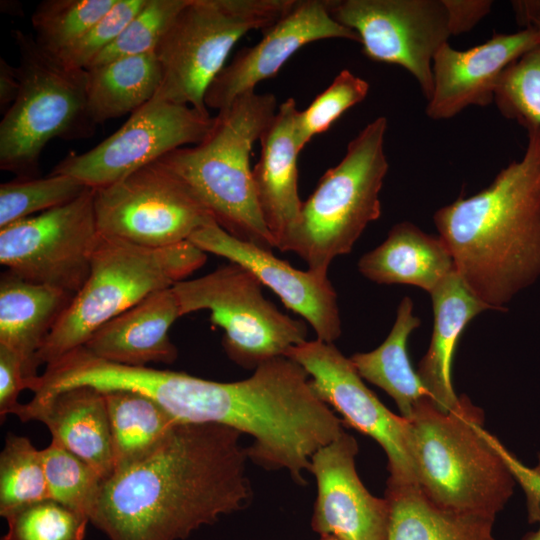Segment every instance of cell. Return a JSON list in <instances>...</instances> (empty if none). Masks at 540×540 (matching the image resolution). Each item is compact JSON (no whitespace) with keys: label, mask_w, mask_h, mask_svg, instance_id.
Segmentation results:
<instances>
[{"label":"cell","mask_w":540,"mask_h":540,"mask_svg":"<svg viewBox=\"0 0 540 540\" xmlns=\"http://www.w3.org/2000/svg\"><path fill=\"white\" fill-rule=\"evenodd\" d=\"M483 412L465 396L449 412L426 397L408 423L416 482L437 506L495 518L513 494L518 462L483 428Z\"/></svg>","instance_id":"3"},{"label":"cell","mask_w":540,"mask_h":540,"mask_svg":"<svg viewBox=\"0 0 540 540\" xmlns=\"http://www.w3.org/2000/svg\"><path fill=\"white\" fill-rule=\"evenodd\" d=\"M308 373L317 395L342 416L343 424L378 442L388 459L387 482L416 481L408 454V423L365 385L350 358L334 343L304 341L285 353Z\"/></svg>","instance_id":"14"},{"label":"cell","mask_w":540,"mask_h":540,"mask_svg":"<svg viewBox=\"0 0 540 540\" xmlns=\"http://www.w3.org/2000/svg\"><path fill=\"white\" fill-rule=\"evenodd\" d=\"M434 325L417 374L432 402L443 412L459 403L451 381V365L460 335L478 314L491 308L476 297L455 270L431 293Z\"/></svg>","instance_id":"23"},{"label":"cell","mask_w":540,"mask_h":540,"mask_svg":"<svg viewBox=\"0 0 540 540\" xmlns=\"http://www.w3.org/2000/svg\"><path fill=\"white\" fill-rule=\"evenodd\" d=\"M278 106L271 93H245L218 111L204 140L158 160L190 188L221 228L267 250L274 243L257 202L250 154Z\"/></svg>","instance_id":"4"},{"label":"cell","mask_w":540,"mask_h":540,"mask_svg":"<svg viewBox=\"0 0 540 540\" xmlns=\"http://www.w3.org/2000/svg\"><path fill=\"white\" fill-rule=\"evenodd\" d=\"M188 241L205 253L224 257L249 270L286 308L309 323L318 340L334 343L340 337L337 294L327 275L294 268L271 250L229 234L215 220L198 229Z\"/></svg>","instance_id":"16"},{"label":"cell","mask_w":540,"mask_h":540,"mask_svg":"<svg viewBox=\"0 0 540 540\" xmlns=\"http://www.w3.org/2000/svg\"><path fill=\"white\" fill-rule=\"evenodd\" d=\"M11 34L20 89L0 123V168L29 178L50 140L86 138L95 125L87 110L86 70L67 68L21 30Z\"/></svg>","instance_id":"7"},{"label":"cell","mask_w":540,"mask_h":540,"mask_svg":"<svg viewBox=\"0 0 540 540\" xmlns=\"http://www.w3.org/2000/svg\"><path fill=\"white\" fill-rule=\"evenodd\" d=\"M117 0H44L32 15L35 41L57 56L100 20Z\"/></svg>","instance_id":"30"},{"label":"cell","mask_w":540,"mask_h":540,"mask_svg":"<svg viewBox=\"0 0 540 540\" xmlns=\"http://www.w3.org/2000/svg\"><path fill=\"white\" fill-rule=\"evenodd\" d=\"M413 306L412 299L404 297L383 343L370 352L355 353L350 357L361 378L384 390L405 419L411 416L415 405L429 397L408 355L409 336L421 323L413 314Z\"/></svg>","instance_id":"26"},{"label":"cell","mask_w":540,"mask_h":540,"mask_svg":"<svg viewBox=\"0 0 540 540\" xmlns=\"http://www.w3.org/2000/svg\"><path fill=\"white\" fill-rule=\"evenodd\" d=\"M262 286L249 270L230 262L172 288L182 316L208 310L211 322L223 329L227 356L237 365L255 370L284 356L307 337L305 322L278 310L264 296Z\"/></svg>","instance_id":"9"},{"label":"cell","mask_w":540,"mask_h":540,"mask_svg":"<svg viewBox=\"0 0 540 540\" xmlns=\"http://www.w3.org/2000/svg\"><path fill=\"white\" fill-rule=\"evenodd\" d=\"M520 160L470 197L439 208L433 220L466 286L491 310L540 277V126L528 125Z\"/></svg>","instance_id":"2"},{"label":"cell","mask_w":540,"mask_h":540,"mask_svg":"<svg viewBox=\"0 0 540 540\" xmlns=\"http://www.w3.org/2000/svg\"><path fill=\"white\" fill-rule=\"evenodd\" d=\"M512 7L523 27H533L540 34V0L513 1Z\"/></svg>","instance_id":"41"},{"label":"cell","mask_w":540,"mask_h":540,"mask_svg":"<svg viewBox=\"0 0 540 540\" xmlns=\"http://www.w3.org/2000/svg\"><path fill=\"white\" fill-rule=\"evenodd\" d=\"M538 45L540 34L530 26L514 33H493L486 42L467 50L444 44L433 59V90L426 115L447 120L469 106L490 105L504 70Z\"/></svg>","instance_id":"18"},{"label":"cell","mask_w":540,"mask_h":540,"mask_svg":"<svg viewBox=\"0 0 540 540\" xmlns=\"http://www.w3.org/2000/svg\"><path fill=\"white\" fill-rule=\"evenodd\" d=\"M331 0H296L277 22L263 30L262 39L237 52L210 84L205 105L218 111L274 77L303 46L324 39L359 42L357 34L339 24L330 13Z\"/></svg>","instance_id":"15"},{"label":"cell","mask_w":540,"mask_h":540,"mask_svg":"<svg viewBox=\"0 0 540 540\" xmlns=\"http://www.w3.org/2000/svg\"><path fill=\"white\" fill-rule=\"evenodd\" d=\"M1 540H83L89 518L52 499L23 507L5 518Z\"/></svg>","instance_id":"36"},{"label":"cell","mask_w":540,"mask_h":540,"mask_svg":"<svg viewBox=\"0 0 540 540\" xmlns=\"http://www.w3.org/2000/svg\"><path fill=\"white\" fill-rule=\"evenodd\" d=\"M17 417L45 424L53 441L88 463L103 481L113 473L109 419L100 390L76 386L44 398L33 397Z\"/></svg>","instance_id":"20"},{"label":"cell","mask_w":540,"mask_h":540,"mask_svg":"<svg viewBox=\"0 0 540 540\" xmlns=\"http://www.w3.org/2000/svg\"><path fill=\"white\" fill-rule=\"evenodd\" d=\"M296 101L288 98L276 111L259 141L261 152L252 168L255 194L274 247L285 251L287 241L298 223L303 201L298 194L295 141Z\"/></svg>","instance_id":"19"},{"label":"cell","mask_w":540,"mask_h":540,"mask_svg":"<svg viewBox=\"0 0 540 540\" xmlns=\"http://www.w3.org/2000/svg\"><path fill=\"white\" fill-rule=\"evenodd\" d=\"M101 392L109 419L114 470L152 452L180 422L141 393L121 389Z\"/></svg>","instance_id":"28"},{"label":"cell","mask_w":540,"mask_h":540,"mask_svg":"<svg viewBox=\"0 0 540 540\" xmlns=\"http://www.w3.org/2000/svg\"><path fill=\"white\" fill-rule=\"evenodd\" d=\"M319 540H340V539L333 536H326V537H321Z\"/></svg>","instance_id":"43"},{"label":"cell","mask_w":540,"mask_h":540,"mask_svg":"<svg viewBox=\"0 0 540 540\" xmlns=\"http://www.w3.org/2000/svg\"><path fill=\"white\" fill-rule=\"evenodd\" d=\"M188 2L189 0H146L119 37L100 53L88 68L122 57L154 53L176 16Z\"/></svg>","instance_id":"35"},{"label":"cell","mask_w":540,"mask_h":540,"mask_svg":"<svg viewBox=\"0 0 540 540\" xmlns=\"http://www.w3.org/2000/svg\"><path fill=\"white\" fill-rule=\"evenodd\" d=\"M86 73L87 110L94 125L135 112L154 98L162 81L154 53L118 58Z\"/></svg>","instance_id":"27"},{"label":"cell","mask_w":540,"mask_h":540,"mask_svg":"<svg viewBox=\"0 0 540 540\" xmlns=\"http://www.w3.org/2000/svg\"><path fill=\"white\" fill-rule=\"evenodd\" d=\"M94 210L101 235L152 248L188 241L214 220L190 188L160 161L94 189Z\"/></svg>","instance_id":"10"},{"label":"cell","mask_w":540,"mask_h":540,"mask_svg":"<svg viewBox=\"0 0 540 540\" xmlns=\"http://www.w3.org/2000/svg\"><path fill=\"white\" fill-rule=\"evenodd\" d=\"M493 103L503 117L523 127L540 126V45L504 70Z\"/></svg>","instance_id":"33"},{"label":"cell","mask_w":540,"mask_h":540,"mask_svg":"<svg viewBox=\"0 0 540 540\" xmlns=\"http://www.w3.org/2000/svg\"><path fill=\"white\" fill-rule=\"evenodd\" d=\"M100 233L94 189L0 228V263L15 275L76 294L90 273Z\"/></svg>","instance_id":"11"},{"label":"cell","mask_w":540,"mask_h":540,"mask_svg":"<svg viewBox=\"0 0 540 540\" xmlns=\"http://www.w3.org/2000/svg\"><path fill=\"white\" fill-rule=\"evenodd\" d=\"M369 83L344 69L331 84L317 95L295 120V141L301 152L316 135L326 132L344 112L362 102L369 92Z\"/></svg>","instance_id":"34"},{"label":"cell","mask_w":540,"mask_h":540,"mask_svg":"<svg viewBox=\"0 0 540 540\" xmlns=\"http://www.w3.org/2000/svg\"><path fill=\"white\" fill-rule=\"evenodd\" d=\"M24 389H32L22 361L8 348L0 345V417L3 422L8 414L19 415L23 404L18 396Z\"/></svg>","instance_id":"38"},{"label":"cell","mask_w":540,"mask_h":540,"mask_svg":"<svg viewBox=\"0 0 540 540\" xmlns=\"http://www.w3.org/2000/svg\"><path fill=\"white\" fill-rule=\"evenodd\" d=\"M390 516L387 540H496L495 518L437 506L418 483L387 482Z\"/></svg>","instance_id":"25"},{"label":"cell","mask_w":540,"mask_h":540,"mask_svg":"<svg viewBox=\"0 0 540 540\" xmlns=\"http://www.w3.org/2000/svg\"><path fill=\"white\" fill-rule=\"evenodd\" d=\"M206 260L207 253L190 241L152 248L100 234L89 276L39 351V364L84 346L104 324L148 295L186 280Z\"/></svg>","instance_id":"5"},{"label":"cell","mask_w":540,"mask_h":540,"mask_svg":"<svg viewBox=\"0 0 540 540\" xmlns=\"http://www.w3.org/2000/svg\"><path fill=\"white\" fill-rule=\"evenodd\" d=\"M537 522L540 523V515ZM522 540H540V526L537 531L527 533Z\"/></svg>","instance_id":"42"},{"label":"cell","mask_w":540,"mask_h":540,"mask_svg":"<svg viewBox=\"0 0 540 540\" xmlns=\"http://www.w3.org/2000/svg\"><path fill=\"white\" fill-rule=\"evenodd\" d=\"M87 188L78 179L64 174L46 178L18 177L0 185V228L34 213L64 205L79 197Z\"/></svg>","instance_id":"32"},{"label":"cell","mask_w":540,"mask_h":540,"mask_svg":"<svg viewBox=\"0 0 540 540\" xmlns=\"http://www.w3.org/2000/svg\"><path fill=\"white\" fill-rule=\"evenodd\" d=\"M145 1L117 0L84 35L54 57L67 68L86 70L95 58L119 37Z\"/></svg>","instance_id":"37"},{"label":"cell","mask_w":540,"mask_h":540,"mask_svg":"<svg viewBox=\"0 0 540 540\" xmlns=\"http://www.w3.org/2000/svg\"><path fill=\"white\" fill-rule=\"evenodd\" d=\"M213 124L209 112L154 96L98 145L81 154L69 153L51 174L69 175L89 188H101L175 149L200 143Z\"/></svg>","instance_id":"12"},{"label":"cell","mask_w":540,"mask_h":540,"mask_svg":"<svg viewBox=\"0 0 540 540\" xmlns=\"http://www.w3.org/2000/svg\"><path fill=\"white\" fill-rule=\"evenodd\" d=\"M20 89L17 67L0 58V109L4 113L16 100Z\"/></svg>","instance_id":"40"},{"label":"cell","mask_w":540,"mask_h":540,"mask_svg":"<svg viewBox=\"0 0 540 540\" xmlns=\"http://www.w3.org/2000/svg\"><path fill=\"white\" fill-rule=\"evenodd\" d=\"M356 439L343 432L311 457L310 470L317 484L311 520L321 537L340 540H387L390 509L386 498L373 496L355 467Z\"/></svg>","instance_id":"17"},{"label":"cell","mask_w":540,"mask_h":540,"mask_svg":"<svg viewBox=\"0 0 540 540\" xmlns=\"http://www.w3.org/2000/svg\"><path fill=\"white\" fill-rule=\"evenodd\" d=\"M50 499L41 450L9 434L0 453V515L7 518L30 504Z\"/></svg>","instance_id":"29"},{"label":"cell","mask_w":540,"mask_h":540,"mask_svg":"<svg viewBox=\"0 0 540 540\" xmlns=\"http://www.w3.org/2000/svg\"><path fill=\"white\" fill-rule=\"evenodd\" d=\"M179 317L173 288L162 289L104 324L82 347L97 358L125 366L171 364L178 350L169 329Z\"/></svg>","instance_id":"21"},{"label":"cell","mask_w":540,"mask_h":540,"mask_svg":"<svg viewBox=\"0 0 540 540\" xmlns=\"http://www.w3.org/2000/svg\"><path fill=\"white\" fill-rule=\"evenodd\" d=\"M296 0H189L158 44L162 81L155 96L209 112L205 94L237 41L273 25Z\"/></svg>","instance_id":"8"},{"label":"cell","mask_w":540,"mask_h":540,"mask_svg":"<svg viewBox=\"0 0 540 540\" xmlns=\"http://www.w3.org/2000/svg\"><path fill=\"white\" fill-rule=\"evenodd\" d=\"M446 9L449 30L458 36L472 30L493 5L491 0H442Z\"/></svg>","instance_id":"39"},{"label":"cell","mask_w":540,"mask_h":540,"mask_svg":"<svg viewBox=\"0 0 540 540\" xmlns=\"http://www.w3.org/2000/svg\"><path fill=\"white\" fill-rule=\"evenodd\" d=\"M41 454L49 498L89 518L99 496L101 476L53 440Z\"/></svg>","instance_id":"31"},{"label":"cell","mask_w":540,"mask_h":540,"mask_svg":"<svg viewBox=\"0 0 540 540\" xmlns=\"http://www.w3.org/2000/svg\"><path fill=\"white\" fill-rule=\"evenodd\" d=\"M75 294L31 282L5 270L0 279V345L22 361L26 377L37 385V356Z\"/></svg>","instance_id":"22"},{"label":"cell","mask_w":540,"mask_h":540,"mask_svg":"<svg viewBox=\"0 0 540 540\" xmlns=\"http://www.w3.org/2000/svg\"><path fill=\"white\" fill-rule=\"evenodd\" d=\"M242 433L179 422L152 452L102 482L89 522L109 540H184L253 493Z\"/></svg>","instance_id":"1"},{"label":"cell","mask_w":540,"mask_h":540,"mask_svg":"<svg viewBox=\"0 0 540 540\" xmlns=\"http://www.w3.org/2000/svg\"><path fill=\"white\" fill-rule=\"evenodd\" d=\"M330 13L368 59L408 71L429 100L433 59L451 36L442 0H331Z\"/></svg>","instance_id":"13"},{"label":"cell","mask_w":540,"mask_h":540,"mask_svg":"<svg viewBox=\"0 0 540 540\" xmlns=\"http://www.w3.org/2000/svg\"><path fill=\"white\" fill-rule=\"evenodd\" d=\"M357 267L365 278L377 284L411 285L429 294L455 271L442 238L409 221L395 224L379 246L359 259Z\"/></svg>","instance_id":"24"},{"label":"cell","mask_w":540,"mask_h":540,"mask_svg":"<svg viewBox=\"0 0 540 540\" xmlns=\"http://www.w3.org/2000/svg\"><path fill=\"white\" fill-rule=\"evenodd\" d=\"M387 127L384 116L369 122L303 202L285 251L295 252L309 270L327 275L331 262L350 253L366 227L380 217L379 194L389 168Z\"/></svg>","instance_id":"6"}]
</instances>
